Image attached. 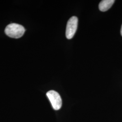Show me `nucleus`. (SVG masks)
Instances as JSON below:
<instances>
[{
    "instance_id": "nucleus-3",
    "label": "nucleus",
    "mask_w": 122,
    "mask_h": 122,
    "mask_svg": "<svg viewBox=\"0 0 122 122\" xmlns=\"http://www.w3.org/2000/svg\"><path fill=\"white\" fill-rule=\"evenodd\" d=\"M50 100L53 109L57 110L60 109L62 105V100L60 95L54 91H50L46 94Z\"/></svg>"
},
{
    "instance_id": "nucleus-2",
    "label": "nucleus",
    "mask_w": 122,
    "mask_h": 122,
    "mask_svg": "<svg viewBox=\"0 0 122 122\" xmlns=\"http://www.w3.org/2000/svg\"><path fill=\"white\" fill-rule=\"evenodd\" d=\"M78 25V18L76 16H72L67 23L66 36L67 39H72L77 30Z\"/></svg>"
},
{
    "instance_id": "nucleus-4",
    "label": "nucleus",
    "mask_w": 122,
    "mask_h": 122,
    "mask_svg": "<svg viewBox=\"0 0 122 122\" xmlns=\"http://www.w3.org/2000/svg\"><path fill=\"white\" fill-rule=\"evenodd\" d=\"M115 0H102L99 5V8L100 11L105 12L111 8Z\"/></svg>"
},
{
    "instance_id": "nucleus-1",
    "label": "nucleus",
    "mask_w": 122,
    "mask_h": 122,
    "mask_svg": "<svg viewBox=\"0 0 122 122\" xmlns=\"http://www.w3.org/2000/svg\"><path fill=\"white\" fill-rule=\"evenodd\" d=\"M5 32L10 37L18 39L21 37L25 32L23 26L16 23L10 24L6 27Z\"/></svg>"
},
{
    "instance_id": "nucleus-5",
    "label": "nucleus",
    "mask_w": 122,
    "mask_h": 122,
    "mask_svg": "<svg viewBox=\"0 0 122 122\" xmlns=\"http://www.w3.org/2000/svg\"><path fill=\"white\" fill-rule=\"evenodd\" d=\"M121 35L122 36V27H121Z\"/></svg>"
}]
</instances>
